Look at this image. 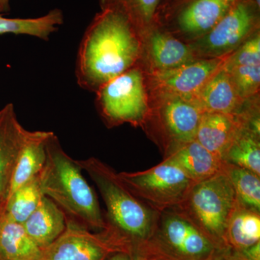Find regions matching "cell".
<instances>
[{"label":"cell","mask_w":260,"mask_h":260,"mask_svg":"<svg viewBox=\"0 0 260 260\" xmlns=\"http://www.w3.org/2000/svg\"><path fill=\"white\" fill-rule=\"evenodd\" d=\"M140 52L138 36L121 15L102 10L87 28L77 56V83L97 92L133 68Z\"/></svg>","instance_id":"1"},{"label":"cell","mask_w":260,"mask_h":260,"mask_svg":"<svg viewBox=\"0 0 260 260\" xmlns=\"http://www.w3.org/2000/svg\"><path fill=\"white\" fill-rule=\"evenodd\" d=\"M100 191L107 213L106 223L130 254L140 250L153 234L160 212L135 196L121 182L117 173L94 157L77 160Z\"/></svg>","instance_id":"2"},{"label":"cell","mask_w":260,"mask_h":260,"mask_svg":"<svg viewBox=\"0 0 260 260\" xmlns=\"http://www.w3.org/2000/svg\"><path fill=\"white\" fill-rule=\"evenodd\" d=\"M77 160L67 154L54 133L47 143V160L39 174L41 187L71 218L88 229H106L96 193L82 174Z\"/></svg>","instance_id":"3"},{"label":"cell","mask_w":260,"mask_h":260,"mask_svg":"<svg viewBox=\"0 0 260 260\" xmlns=\"http://www.w3.org/2000/svg\"><path fill=\"white\" fill-rule=\"evenodd\" d=\"M223 250L179 208L159 213L151 237L138 254L157 260H214Z\"/></svg>","instance_id":"4"},{"label":"cell","mask_w":260,"mask_h":260,"mask_svg":"<svg viewBox=\"0 0 260 260\" xmlns=\"http://www.w3.org/2000/svg\"><path fill=\"white\" fill-rule=\"evenodd\" d=\"M237 195L230 179L222 172L195 183L179 207L221 249H227L225 234L237 209Z\"/></svg>","instance_id":"5"},{"label":"cell","mask_w":260,"mask_h":260,"mask_svg":"<svg viewBox=\"0 0 260 260\" xmlns=\"http://www.w3.org/2000/svg\"><path fill=\"white\" fill-rule=\"evenodd\" d=\"M117 174L136 198L158 212L179 207L195 184L180 168L165 159L147 170Z\"/></svg>","instance_id":"6"},{"label":"cell","mask_w":260,"mask_h":260,"mask_svg":"<svg viewBox=\"0 0 260 260\" xmlns=\"http://www.w3.org/2000/svg\"><path fill=\"white\" fill-rule=\"evenodd\" d=\"M97 93L98 105L109 125L139 124L145 120L148 107L143 75L138 68L116 77Z\"/></svg>","instance_id":"7"},{"label":"cell","mask_w":260,"mask_h":260,"mask_svg":"<svg viewBox=\"0 0 260 260\" xmlns=\"http://www.w3.org/2000/svg\"><path fill=\"white\" fill-rule=\"evenodd\" d=\"M119 251H125L121 242L107 229L98 233L67 215L64 232L43 250L41 260H107Z\"/></svg>","instance_id":"8"},{"label":"cell","mask_w":260,"mask_h":260,"mask_svg":"<svg viewBox=\"0 0 260 260\" xmlns=\"http://www.w3.org/2000/svg\"><path fill=\"white\" fill-rule=\"evenodd\" d=\"M204 111L196 99L173 96L160 113V124L168 140L164 157L196 138Z\"/></svg>","instance_id":"9"},{"label":"cell","mask_w":260,"mask_h":260,"mask_svg":"<svg viewBox=\"0 0 260 260\" xmlns=\"http://www.w3.org/2000/svg\"><path fill=\"white\" fill-rule=\"evenodd\" d=\"M259 9L253 0H238L215 27L205 34L204 47L207 51L223 53L240 44L257 25Z\"/></svg>","instance_id":"10"},{"label":"cell","mask_w":260,"mask_h":260,"mask_svg":"<svg viewBox=\"0 0 260 260\" xmlns=\"http://www.w3.org/2000/svg\"><path fill=\"white\" fill-rule=\"evenodd\" d=\"M220 58L190 61L174 69L158 70L155 80L173 96L196 98L205 84L223 66Z\"/></svg>","instance_id":"11"},{"label":"cell","mask_w":260,"mask_h":260,"mask_svg":"<svg viewBox=\"0 0 260 260\" xmlns=\"http://www.w3.org/2000/svg\"><path fill=\"white\" fill-rule=\"evenodd\" d=\"M28 133L19 121L13 104L0 109V201L5 207L12 175Z\"/></svg>","instance_id":"12"},{"label":"cell","mask_w":260,"mask_h":260,"mask_svg":"<svg viewBox=\"0 0 260 260\" xmlns=\"http://www.w3.org/2000/svg\"><path fill=\"white\" fill-rule=\"evenodd\" d=\"M248 125L245 119L238 115L204 112L202 116L195 140L210 153L223 160L228 149L238 133Z\"/></svg>","instance_id":"13"},{"label":"cell","mask_w":260,"mask_h":260,"mask_svg":"<svg viewBox=\"0 0 260 260\" xmlns=\"http://www.w3.org/2000/svg\"><path fill=\"white\" fill-rule=\"evenodd\" d=\"M238 0H184L178 13L179 28L186 34H206Z\"/></svg>","instance_id":"14"},{"label":"cell","mask_w":260,"mask_h":260,"mask_svg":"<svg viewBox=\"0 0 260 260\" xmlns=\"http://www.w3.org/2000/svg\"><path fill=\"white\" fill-rule=\"evenodd\" d=\"M164 159L180 168L195 183L222 172L224 162L195 140L181 145Z\"/></svg>","instance_id":"15"},{"label":"cell","mask_w":260,"mask_h":260,"mask_svg":"<svg viewBox=\"0 0 260 260\" xmlns=\"http://www.w3.org/2000/svg\"><path fill=\"white\" fill-rule=\"evenodd\" d=\"M53 132L29 131L10 180L7 200L20 186L42 172L47 160V143Z\"/></svg>","instance_id":"16"},{"label":"cell","mask_w":260,"mask_h":260,"mask_svg":"<svg viewBox=\"0 0 260 260\" xmlns=\"http://www.w3.org/2000/svg\"><path fill=\"white\" fill-rule=\"evenodd\" d=\"M23 224L30 239L44 250L64 232L67 214L52 200L45 196Z\"/></svg>","instance_id":"17"},{"label":"cell","mask_w":260,"mask_h":260,"mask_svg":"<svg viewBox=\"0 0 260 260\" xmlns=\"http://www.w3.org/2000/svg\"><path fill=\"white\" fill-rule=\"evenodd\" d=\"M240 96L223 66L212 77L195 99L205 112L237 115Z\"/></svg>","instance_id":"18"},{"label":"cell","mask_w":260,"mask_h":260,"mask_svg":"<svg viewBox=\"0 0 260 260\" xmlns=\"http://www.w3.org/2000/svg\"><path fill=\"white\" fill-rule=\"evenodd\" d=\"M43 250L27 234L23 223L5 214L0 219V260H41Z\"/></svg>","instance_id":"19"},{"label":"cell","mask_w":260,"mask_h":260,"mask_svg":"<svg viewBox=\"0 0 260 260\" xmlns=\"http://www.w3.org/2000/svg\"><path fill=\"white\" fill-rule=\"evenodd\" d=\"M260 242V212L238 203L225 234L227 249L240 251Z\"/></svg>","instance_id":"20"},{"label":"cell","mask_w":260,"mask_h":260,"mask_svg":"<svg viewBox=\"0 0 260 260\" xmlns=\"http://www.w3.org/2000/svg\"><path fill=\"white\" fill-rule=\"evenodd\" d=\"M63 22L64 15L59 9L51 10L45 15L34 18H9L0 15V35H27L49 41Z\"/></svg>","instance_id":"21"},{"label":"cell","mask_w":260,"mask_h":260,"mask_svg":"<svg viewBox=\"0 0 260 260\" xmlns=\"http://www.w3.org/2000/svg\"><path fill=\"white\" fill-rule=\"evenodd\" d=\"M150 47L154 63L159 70L174 69L192 61L190 49L167 32H154Z\"/></svg>","instance_id":"22"},{"label":"cell","mask_w":260,"mask_h":260,"mask_svg":"<svg viewBox=\"0 0 260 260\" xmlns=\"http://www.w3.org/2000/svg\"><path fill=\"white\" fill-rule=\"evenodd\" d=\"M160 0H99L102 10H110L123 17L135 32L155 20Z\"/></svg>","instance_id":"23"},{"label":"cell","mask_w":260,"mask_h":260,"mask_svg":"<svg viewBox=\"0 0 260 260\" xmlns=\"http://www.w3.org/2000/svg\"><path fill=\"white\" fill-rule=\"evenodd\" d=\"M259 137L248 125L243 127L228 149L223 161L247 169L260 176Z\"/></svg>","instance_id":"24"},{"label":"cell","mask_w":260,"mask_h":260,"mask_svg":"<svg viewBox=\"0 0 260 260\" xmlns=\"http://www.w3.org/2000/svg\"><path fill=\"white\" fill-rule=\"evenodd\" d=\"M223 171L232 182L238 203L248 209L260 212V176L225 161Z\"/></svg>","instance_id":"25"},{"label":"cell","mask_w":260,"mask_h":260,"mask_svg":"<svg viewBox=\"0 0 260 260\" xmlns=\"http://www.w3.org/2000/svg\"><path fill=\"white\" fill-rule=\"evenodd\" d=\"M44 197L38 175L8 198L5 214L11 220L23 223L39 207Z\"/></svg>","instance_id":"26"},{"label":"cell","mask_w":260,"mask_h":260,"mask_svg":"<svg viewBox=\"0 0 260 260\" xmlns=\"http://www.w3.org/2000/svg\"><path fill=\"white\" fill-rule=\"evenodd\" d=\"M223 68L234 82L237 93L241 98L249 96L255 93L260 83V64H243Z\"/></svg>","instance_id":"27"},{"label":"cell","mask_w":260,"mask_h":260,"mask_svg":"<svg viewBox=\"0 0 260 260\" xmlns=\"http://www.w3.org/2000/svg\"><path fill=\"white\" fill-rule=\"evenodd\" d=\"M260 64V38L255 35L244 43L239 51L234 54L231 60L224 63V66H239L243 64Z\"/></svg>","instance_id":"28"},{"label":"cell","mask_w":260,"mask_h":260,"mask_svg":"<svg viewBox=\"0 0 260 260\" xmlns=\"http://www.w3.org/2000/svg\"><path fill=\"white\" fill-rule=\"evenodd\" d=\"M227 250L233 257L237 260H260V242L240 251Z\"/></svg>","instance_id":"29"},{"label":"cell","mask_w":260,"mask_h":260,"mask_svg":"<svg viewBox=\"0 0 260 260\" xmlns=\"http://www.w3.org/2000/svg\"><path fill=\"white\" fill-rule=\"evenodd\" d=\"M108 260H133L131 254L125 251H119L109 256Z\"/></svg>","instance_id":"30"},{"label":"cell","mask_w":260,"mask_h":260,"mask_svg":"<svg viewBox=\"0 0 260 260\" xmlns=\"http://www.w3.org/2000/svg\"><path fill=\"white\" fill-rule=\"evenodd\" d=\"M214 260H237L235 258L233 257L227 249H223L219 251L218 254L215 256V259Z\"/></svg>","instance_id":"31"},{"label":"cell","mask_w":260,"mask_h":260,"mask_svg":"<svg viewBox=\"0 0 260 260\" xmlns=\"http://www.w3.org/2000/svg\"><path fill=\"white\" fill-rule=\"evenodd\" d=\"M0 9H1L2 13L10 12V0H0Z\"/></svg>","instance_id":"32"},{"label":"cell","mask_w":260,"mask_h":260,"mask_svg":"<svg viewBox=\"0 0 260 260\" xmlns=\"http://www.w3.org/2000/svg\"><path fill=\"white\" fill-rule=\"evenodd\" d=\"M133 260H157L154 258L148 257V256L138 255V254H131Z\"/></svg>","instance_id":"33"},{"label":"cell","mask_w":260,"mask_h":260,"mask_svg":"<svg viewBox=\"0 0 260 260\" xmlns=\"http://www.w3.org/2000/svg\"><path fill=\"white\" fill-rule=\"evenodd\" d=\"M5 211V205L0 201V219H1L3 215H4Z\"/></svg>","instance_id":"34"},{"label":"cell","mask_w":260,"mask_h":260,"mask_svg":"<svg viewBox=\"0 0 260 260\" xmlns=\"http://www.w3.org/2000/svg\"><path fill=\"white\" fill-rule=\"evenodd\" d=\"M0 13H2L1 9H0Z\"/></svg>","instance_id":"35"}]
</instances>
